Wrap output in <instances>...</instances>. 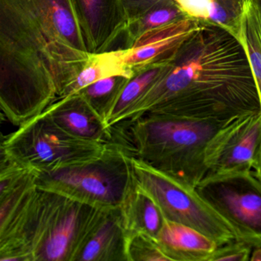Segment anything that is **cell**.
Returning <instances> with one entry per match:
<instances>
[{
  "mask_svg": "<svg viewBox=\"0 0 261 261\" xmlns=\"http://www.w3.org/2000/svg\"><path fill=\"white\" fill-rule=\"evenodd\" d=\"M169 59L170 58L156 63L133 68L134 75L123 87L105 118V123L109 129L124 120L128 113L165 72L169 65Z\"/></svg>",
  "mask_w": 261,
  "mask_h": 261,
  "instance_id": "obj_18",
  "label": "cell"
},
{
  "mask_svg": "<svg viewBox=\"0 0 261 261\" xmlns=\"http://www.w3.org/2000/svg\"><path fill=\"white\" fill-rule=\"evenodd\" d=\"M133 75L118 74L105 77L82 88L77 93L105 120L123 87Z\"/></svg>",
  "mask_w": 261,
  "mask_h": 261,
  "instance_id": "obj_21",
  "label": "cell"
},
{
  "mask_svg": "<svg viewBox=\"0 0 261 261\" xmlns=\"http://www.w3.org/2000/svg\"><path fill=\"white\" fill-rule=\"evenodd\" d=\"M120 207L103 209L74 261H127Z\"/></svg>",
  "mask_w": 261,
  "mask_h": 261,
  "instance_id": "obj_13",
  "label": "cell"
},
{
  "mask_svg": "<svg viewBox=\"0 0 261 261\" xmlns=\"http://www.w3.org/2000/svg\"><path fill=\"white\" fill-rule=\"evenodd\" d=\"M126 19L124 44L129 48L143 33L189 18L175 0H122Z\"/></svg>",
  "mask_w": 261,
  "mask_h": 261,
  "instance_id": "obj_14",
  "label": "cell"
},
{
  "mask_svg": "<svg viewBox=\"0 0 261 261\" xmlns=\"http://www.w3.org/2000/svg\"><path fill=\"white\" fill-rule=\"evenodd\" d=\"M260 151L261 110L235 117L211 144L208 175L254 169Z\"/></svg>",
  "mask_w": 261,
  "mask_h": 261,
  "instance_id": "obj_9",
  "label": "cell"
},
{
  "mask_svg": "<svg viewBox=\"0 0 261 261\" xmlns=\"http://www.w3.org/2000/svg\"><path fill=\"white\" fill-rule=\"evenodd\" d=\"M36 186L99 208L120 207L135 184L131 159L110 143L97 158L36 175Z\"/></svg>",
  "mask_w": 261,
  "mask_h": 261,
  "instance_id": "obj_5",
  "label": "cell"
},
{
  "mask_svg": "<svg viewBox=\"0 0 261 261\" xmlns=\"http://www.w3.org/2000/svg\"><path fill=\"white\" fill-rule=\"evenodd\" d=\"M125 51V48H119L105 53L91 54L85 68L75 82L67 89L63 97L75 94L82 88L105 77L118 74L133 75L134 69L127 66L123 61Z\"/></svg>",
  "mask_w": 261,
  "mask_h": 261,
  "instance_id": "obj_19",
  "label": "cell"
},
{
  "mask_svg": "<svg viewBox=\"0 0 261 261\" xmlns=\"http://www.w3.org/2000/svg\"><path fill=\"white\" fill-rule=\"evenodd\" d=\"M71 4L89 53L114 50L127 25L122 0H71Z\"/></svg>",
  "mask_w": 261,
  "mask_h": 261,
  "instance_id": "obj_10",
  "label": "cell"
},
{
  "mask_svg": "<svg viewBox=\"0 0 261 261\" xmlns=\"http://www.w3.org/2000/svg\"><path fill=\"white\" fill-rule=\"evenodd\" d=\"M195 189L239 241L261 247V181L255 171L210 175Z\"/></svg>",
  "mask_w": 261,
  "mask_h": 261,
  "instance_id": "obj_8",
  "label": "cell"
},
{
  "mask_svg": "<svg viewBox=\"0 0 261 261\" xmlns=\"http://www.w3.org/2000/svg\"><path fill=\"white\" fill-rule=\"evenodd\" d=\"M187 17L221 27L238 39L248 0H175Z\"/></svg>",
  "mask_w": 261,
  "mask_h": 261,
  "instance_id": "obj_16",
  "label": "cell"
},
{
  "mask_svg": "<svg viewBox=\"0 0 261 261\" xmlns=\"http://www.w3.org/2000/svg\"><path fill=\"white\" fill-rule=\"evenodd\" d=\"M250 261H261V247H256L254 251L250 254Z\"/></svg>",
  "mask_w": 261,
  "mask_h": 261,
  "instance_id": "obj_24",
  "label": "cell"
},
{
  "mask_svg": "<svg viewBox=\"0 0 261 261\" xmlns=\"http://www.w3.org/2000/svg\"><path fill=\"white\" fill-rule=\"evenodd\" d=\"M127 261H169L157 240L143 232H126Z\"/></svg>",
  "mask_w": 261,
  "mask_h": 261,
  "instance_id": "obj_22",
  "label": "cell"
},
{
  "mask_svg": "<svg viewBox=\"0 0 261 261\" xmlns=\"http://www.w3.org/2000/svg\"><path fill=\"white\" fill-rule=\"evenodd\" d=\"M90 56L71 0H0V108L15 126L62 98Z\"/></svg>",
  "mask_w": 261,
  "mask_h": 261,
  "instance_id": "obj_1",
  "label": "cell"
},
{
  "mask_svg": "<svg viewBox=\"0 0 261 261\" xmlns=\"http://www.w3.org/2000/svg\"><path fill=\"white\" fill-rule=\"evenodd\" d=\"M126 232H143L157 239L166 218L153 198L134 184L120 206Z\"/></svg>",
  "mask_w": 261,
  "mask_h": 261,
  "instance_id": "obj_17",
  "label": "cell"
},
{
  "mask_svg": "<svg viewBox=\"0 0 261 261\" xmlns=\"http://www.w3.org/2000/svg\"><path fill=\"white\" fill-rule=\"evenodd\" d=\"M156 240L169 261H208L218 247L196 229L167 219Z\"/></svg>",
  "mask_w": 261,
  "mask_h": 261,
  "instance_id": "obj_15",
  "label": "cell"
},
{
  "mask_svg": "<svg viewBox=\"0 0 261 261\" xmlns=\"http://www.w3.org/2000/svg\"><path fill=\"white\" fill-rule=\"evenodd\" d=\"M131 159L136 184L157 203L166 219L196 229L218 247L239 241L233 229L200 196L195 188Z\"/></svg>",
  "mask_w": 261,
  "mask_h": 261,
  "instance_id": "obj_7",
  "label": "cell"
},
{
  "mask_svg": "<svg viewBox=\"0 0 261 261\" xmlns=\"http://www.w3.org/2000/svg\"><path fill=\"white\" fill-rule=\"evenodd\" d=\"M260 110L241 42L221 27L201 24L171 56L165 72L123 121L146 114L233 117Z\"/></svg>",
  "mask_w": 261,
  "mask_h": 261,
  "instance_id": "obj_2",
  "label": "cell"
},
{
  "mask_svg": "<svg viewBox=\"0 0 261 261\" xmlns=\"http://www.w3.org/2000/svg\"><path fill=\"white\" fill-rule=\"evenodd\" d=\"M235 117L146 114L111 127V143L129 157L195 188L208 175L212 141Z\"/></svg>",
  "mask_w": 261,
  "mask_h": 261,
  "instance_id": "obj_3",
  "label": "cell"
},
{
  "mask_svg": "<svg viewBox=\"0 0 261 261\" xmlns=\"http://www.w3.org/2000/svg\"><path fill=\"white\" fill-rule=\"evenodd\" d=\"M190 18L143 33L129 48H125L124 63L132 68L166 60L181 43L201 27Z\"/></svg>",
  "mask_w": 261,
  "mask_h": 261,
  "instance_id": "obj_11",
  "label": "cell"
},
{
  "mask_svg": "<svg viewBox=\"0 0 261 261\" xmlns=\"http://www.w3.org/2000/svg\"><path fill=\"white\" fill-rule=\"evenodd\" d=\"M238 39L247 53L261 102V6L258 0L247 1Z\"/></svg>",
  "mask_w": 261,
  "mask_h": 261,
  "instance_id": "obj_20",
  "label": "cell"
},
{
  "mask_svg": "<svg viewBox=\"0 0 261 261\" xmlns=\"http://www.w3.org/2000/svg\"><path fill=\"white\" fill-rule=\"evenodd\" d=\"M103 209L37 186L0 233V261H74Z\"/></svg>",
  "mask_w": 261,
  "mask_h": 261,
  "instance_id": "obj_4",
  "label": "cell"
},
{
  "mask_svg": "<svg viewBox=\"0 0 261 261\" xmlns=\"http://www.w3.org/2000/svg\"><path fill=\"white\" fill-rule=\"evenodd\" d=\"M251 247L243 241H231L217 247L208 261L250 260Z\"/></svg>",
  "mask_w": 261,
  "mask_h": 261,
  "instance_id": "obj_23",
  "label": "cell"
},
{
  "mask_svg": "<svg viewBox=\"0 0 261 261\" xmlns=\"http://www.w3.org/2000/svg\"><path fill=\"white\" fill-rule=\"evenodd\" d=\"M255 172L257 175L258 178L260 179L261 181V151L260 154H259V159H258L257 163H256V167L254 169Z\"/></svg>",
  "mask_w": 261,
  "mask_h": 261,
  "instance_id": "obj_25",
  "label": "cell"
},
{
  "mask_svg": "<svg viewBox=\"0 0 261 261\" xmlns=\"http://www.w3.org/2000/svg\"><path fill=\"white\" fill-rule=\"evenodd\" d=\"M108 145L70 135L44 111L7 136L1 152L3 158L37 175L94 160Z\"/></svg>",
  "mask_w": 261,
  "mask_h": 261,
  "instance_id": "obj_6",
  "label": "cell"
},
{
  "mask_svg": "<svg viewBox=\"0 0 261 261\" xmlns=\"http://www.w3.org/2000/svg\"><path fill=\"white\" fill-rule=\"evenodd\" d=\"M45 112L59 127L76 138L101 144L111 143V129L79 93L59 99Z\"/></svg>",
  "mask_w": 261,
  "mask_h": 261,
  "instance_id": "obj_12",
  "label": "cell"
}]
</instances>
